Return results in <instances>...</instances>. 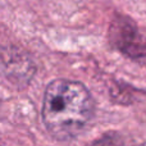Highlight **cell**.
<instances>
[{
	"label": "cell",
	"instance_id": "obj_2",
	"mask_svg": "<svg viewBox=\"0 0 146 146\" xmlns=\"http://www.w3.org/2000/svg\"><path fill=\"white\" fill-rule=\"evenodd\" d=\"M110 42L129 58H145L146 38L127 17H115L109 28Z\"/></svg>",
	"mask_w": 146,
	"mask_h": 146
},
{
	"label": "cell",
	"instance_id": "obj_3",
	"mask_svg": "<svg viewBox=\"0 0 146 146\" xmlns=\"http://www.w3.org/2000/svg\"><path fill=\"white\" fill-rule=\"evenodd\" d=\"M87 146H142L118 133H108Z\"/></svg>",
	"mask_w": 146,
	"mask_h": 146
},
{
	"label": "cell",
	"instance_id": "obj_1",
	"mask_svg": "<svg viewBox=\"0 0 146 146\" xmlns=\"http://www.w3.org/2000/svg\"><path fill=\"white\" fill-rule=\"evenodd\" d=\"M94 108V99L83 83L56 78L45 90L41 114L51 136L69 140L80 135L90 122Z\"/></svg>",
	"mask_w": 146,
	"mask_h": 146
}]
</instances>
